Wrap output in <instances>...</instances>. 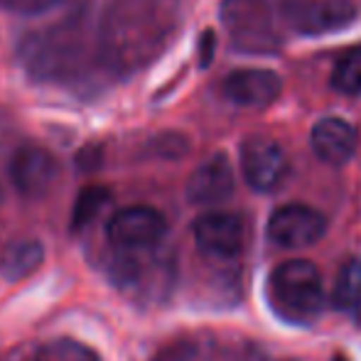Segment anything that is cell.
I'll use <instances>...</instances> for the list:
<instances>
[{
	"label": "cell",
	"instance_id": "obj_1",
	"mask_svg": "<svg viewBox=\"0 0 361 361\" xmlns=\"http://www.w3.org/2000/svg\"><path fill=\"white\" fill-rule=\"evenodd\" d=\"M271 295L276 307L295 322H310L319 314L324 302L322 276L312 261H286L273 271Z\"/></svg>",
	"mask_w": 361,
	"mask_h": 361
},
{
	"label": "cell",
	"instance_id": "obj_2",
	"mask_svg": "<svg viewBox=\"0 0 361 361\" xmlns=\"http://www.w3.org/2000/svg\"><path fill=\"white\" fill-rule=\"evenodd\" d=\"M221 20L236 47L246 52H273L278 47L268 0H224Z\"/></svg>",
	"mask_w": 361,
	"mask_h": 361
},
{
	"label": "cell",
	"instance_id": "obj_3",
	"mask_svg": "<svg viewBox=\"0 0 361 361\" xmlns=\"http://www.w3.org/2000/svg\"><path fill=\"white\" fill-rule=\"evenodd\" d=\"M167 221L152 207H126L106 224V236L121 251H145L165 238Z\"/></svg>",
	"mask_w": 361,
	"mask_h": 361
},
{
	"label": "cell",
	"instance_id": "obj_4",
	"mask_svg": "<svg viewBox=\"0 0 361 361\" xmlns=\"http://www.w3.org/2000/svg\"><path fill=\"white\" fill-rule=\"evenodd\" d=\"M281 13L290 27L302 35L334 32L357 18V8L349 0H283Z\"/></svg>",
	"mask_w": 361,
	"mask_h": 361
},
{
	"label": "cell",
	"instance_id": "obj_5",
	"mask_svg": "<svg viewBox=\"0 0 361 361\" xmlns=\"http://www.w3.org/2000/svg\"><path fill=\"white\" fill-rule=\"evenodd\" d=\"M324 233V216L307 204H283L268 221V238L276 246L295 251L317 243Z\"/></svg>",
	"mask_w": 361,
	"mask_h": 361
},
{
	"label": "cell",
	"instance_id": "obj_6",
	"mask_svg": "<svg viewBox=\"0 0 361 361\" xmlns=\"http://www.w3.org/2000/svg\"><path fill=\"white\" fill-rule=\"evenodd\" d=\"M241 172L256 192L276 190L288 175L286 150L271 138H248L241 145Z\"/></svg>",
	"mask_w": 361,
	"mask_h": 361
},
{
	"label": "cell",
	"instance_id": "obj_7",
	"mask_svg": "<svg viewBox=\"0 0 361 361\" xmlns=\"http://www.w3.org/2000/svg\"><path fill=\"white\" fill-rule=\"evenodd\" d=\"M57 160L37 145H25L10 160V180L25 197H42L57 180Z\"/></svg>",
	"mask_w": 361,
	"mask_h": 361
},
{
	"label": "cell",
	"instance_id": "obj_8",
	"mask_svg": "<svg viewBox=\"0 0 361 361\" xmlns=\"http://www.w3.org/2000/svg\"><path fill=\"white\" fill-rule=\"evenodd\" d=\"M195 241L207 256L233 258L243 246V224L236 214L212 212L195 221Z\"/></svg>",
	"mask_w": 361,
	"mask_h": 361
},
{
	"label": "cell",
	"instance_id": "obj_9",
	"mask_svg": "<svg viewBox=\"0 0 361 361\" xmlns=\"http://www.w3.org/2000/svg\"><path fill=\"white\" fill-rule=\"evenodd\" d=\"M283 79L271 69H238L224 81V96L238 106H271L281 96Z\"/></svg>",
	"mask_w": 361,
	"mask_h": 361
},
{
	"label": "cell",
	"instance_id": "obj_10",
	"mask_svg": "<svg viewBox=\"0 0 361 361\" xmlns=\"http://www.w3.org/2000/svg\"><path fill=\"white\" fill-rule=\"evenodd\" d=\"M233 192V170L224 155L202 162L187 180V200L197 207L221 204Z\"/></svg>",
	"mask_w": 361,
	"mask_h": 361
},
{
	"label": "cell",
	"instance_id": "obj_11",
	"mask_svg": "<svg viewBox=\"0 0 361 361\" xmlns=\"http://www.w3.org/2000/svg\"><path fill=\"white\" fill-rule=\"evenodd\" d=\"M314 155L327 165H344L357 152L359 135L344 118H322L310 135Z\"/></svg>",
	"mask_w": 361,
	"mask_h": 361
},
{
	"label": "cell",
	"instance_id": "obj_12",
	"mask_svg": "<svg viewBox=\"0 0 361 361\" xmlns=\"http://www.w3.org/2000/svg\"><path fill=\"white\" fill-rule=\"evenodd\" d=\"M332 300L339 310L344 312H354L361 307V261L359 258H349L337 273L334 281Z\"/></svg>",
	"mask_w": 361,
	"mask_h": 361
},
{
	"label": "cell",
	"instance_id": "obj_13",
	"mask_svg": "<svg viewBox=\"0 0 361 361\" xmlns=\"http://www.w3.org/2000/svg\"><path fill=\"white\" fill-rule=\"evenodd\" d=\"M42 263V246L37 241H23L10 246L3 258V273L8 281H23L25 276L35 273Z\"/></svg>",
	"mask_w": 361,
	"mask_h": 361
},
{
	"label": "cell",
	"instance_id": "obj_14",
	"mask_svg": "<svg viewBox=\"0 0 361 361\" xmlns=\"http://www.w3.org/2000/svg\"><path fill=\"white\" fill-rule=\"evenodd\" d=\"M111 202V192L106 187H86L76 197V204L72 212V228H84L89 221L99 216V212Z\"/></svg>",
	"mask_w": 361,
	"mask_h": 361
},
{
	"label": "cell",
	"instance_id": "obj_15",
	"mask_svg": "<svg viewBox=\"0 0 361 361\" xmlns=\"http://www.w3.org/2000/svg\"><path fill=\"white\" fill-rule=\"evenodd\" d=\"M332 86L342 94H361V47L347 52L332 72Z\"/></svg>",
	"mask_w": 361,
	"mask_h": 361
},
{
	"label": "cell",
	"instance_id": "obj_16",
	"mask_svg": "<svg viewBox=\"0 0 361 361\" xmlns=\"http://www.w3.org/2000/svg\"><path fill=\"white\" fill-rule=\"evenodd\" d=\"M59 352H62L64 361H96L94 354L86 347H81V344H64Z\"/></svg>",
	"mask_w": 361,
	"mask_h": 361
},
{
	"label": "cell",
	"instance_id": "obj_17",
	"mask_svg": "<svg viewBox=\"0 0 361 361\" xmlns=\"http://www.w3.org/2000/svg\"><path fill=\"white\" fill-rule=\"evenodd\" d=\"M200 49H202V67H207L212 59V52H214V32H204Z\"/></svg>",
	"mask_w": 361,
	"mask_h": 361
},
{
	"label": "cell",
	"instance_id": "obj_18",
	"mask_svg": "<svg viewBox=\"0 0 361 361\" xmlns=\"http://www.w3.org/2000/svg\"><path fill=\"white\" fill-rule=\"evenodd\" d=\"M30 361H52V359H49L44 352H37V354H32V359H30Z\"/></svg>",
	"mask_w": 361,
	"mask_h": 361
},
{
	"label": "cell",
	"instance_id": "obj_19",
	"mask_svg": "<svg viewBox=\"0 0 361 361\" xmlns=\"http://www.w3.org/2000/svg\"><path fill=\"white\" fill-rule=\"evenodd\" d=\"M332 361H349L347 357H344V354H337V357H334Z\"/></svg>",
	"mask_w": 361,
	"mask_h": 361
}]
</instances>
